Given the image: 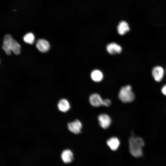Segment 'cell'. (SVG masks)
<instances>
[{
    "label": "cell",
    "instance_id": "obj_11",
    "mask_svg": "<svg viewBox=\"0 0 166 166\" xmlns=\"http://www.w3.org/2000/svg\"><path fill=\"white\" fill-rule=\"evenodd\" d=\"M57 105L58 109L60 111L64 113L68 111L70 108L69 101L65 99H62L60 100Z\"/></svg>",
    "mask_w": 166,
    "mask_h": 166
},
{
    "label": "cell",
    "instance_id": "obj_8",
    "mask_svg": "<svg viewBox=\"0 0 166 166\" xmlns=\"http://www.w3.org/2000/svg\"><path fill=\"white\" fill-rule=\"evenodd\" d=\"M36 47L41 52L45 53L47 52L50 48L49 42L44 39H38L36 43Z\"/></svg>",
    "mask_w": 166,
    "mask_h": 166
},
{
    "label": "cell",
    "instance_id": "obj_5",
    "mask_svg": "<svg viewBox=\"0 0 166 166\" xmlns=\"http://www.w3.org/2000/svg\"><path fill=\"white\" fill-rule=\"evenodd\" d=\"M67 126L69 130L75 134H78L81 132L82 124L81 121L78 120H76L73 121L68 123Z\"/></svg>",
    "mask_w": 166,
    "mask_h": 166
},
{
    "label": "cell",
    "instance_id": "obj_3",
    "mask_svg": "<svg viewBox=\"0 0 166 166\" xmlns=\"http://www.w3.org/2000/svg\"><path fill=\"white\" fill-rule=\"evenodd\" d=\"M135 97V95L130 85L122 87L119 91L118 97L123 102H131L134 100Z\"/></svg>",
    "mask_w": 166,
    "mask_h": 166
},
{
    "label": "cell",
    "instance_id": "obj_14",
    "mask_svg": "<svg viewBox=\"0 0 166 166\" xmlns=\"http://www.w3.org/2000/svg\"><path fill=\"white\" fill-rule=\"evenodd\" d=\"M91 77L94 81L99 82L102 80L103 75V73L101 71L98 69H95L91 72Z\"/></svg>",
    "mask_w": 166,
    "mask_h": 166
},
{
    "label": "cell",
    "instance_id": "obj_12",
    "mask_svg": "<svg viewBox=\"0 0 166 166\" xmlns=\"http://www.w3.org/2000/svg\"><path fill=\"white\" fill-rule=\"evenodd\" d=\"M73 154L72 151L69 149L64 150L61 154L62 160L65 163H69L73 159Z\"/></svg>",
    "mask_w": 166,
    "mask_h": 166
},
{
    "label": "cell",
    "instance_id": "obj_7",
    "mask_svg": "<svg viewBox=\"0 0 166 166\" xmlns=\"http://www.w3.org/2000/svg\"><path fill=\"white\" fill-rule=\"evenodd\" d=\"M103 101L100 96L96 93L92 94L89 97L90 104L94 107H98L103 105Z\"/></svg>",
    "mask_w": 166,
    "mask_h": 166
},
{
    "label": "cell",
    "instance_id": "obj_1",
    "mask_svg": "<svg viewBox=\"0 0 166 166\" xmlns=\"http://www.w3.org/2000/svg\"><path fill=\"white\" fill-rule=\"evenodd\" d=\"M2 48L8 55L11 54V51L16 55L19 54L20 53L21 47L20 45L9 34L5 36Z\"/></svg>",
    "mask_w": 166,
    "mask_h": 166
},
{
    "label": "cell",
    "instance_id": "obj_16",
    "mask_svg": "<svg viewBox=\"0 0 166 166\" xmlns=\"http://www.w3.org/2000/svg\"><path fill=\"white\" fill-rule=\"evenodd\" d=\"M111 101L108 99H106L105 100H104L103 101V105L109 107L111 105Z\"/></svg>",
    "mask_w": 166,
    "mask_h": 166
},
{
    "label": "cell",
    "instance_id": "obj_13",
    "mask_svg": "<svg viewBox=\"0 0 166 166\" xmlns=\"http://www.w3.org/2000/svg\"><path fill=\"white\" fill-rule=\"evenodd\" d=\"M107 144L112 150L115 151L119 147L120 142L118 138L113 137L107 140Z\"/></svg>",
    "mask_w": 166,
    "mask_h": 166
},
{
    "label": "cell",
    "instance_id": "obj_6",
    "mask_svg": "<svg viewBox=\"0 0 166 166\" xmlns=\"http://www.w3.org/2000/svg\"><path fill=\"white\" fill-rule=\"evenodd\" d=\"M98 119L99 124L102 128L106 129L110 126L111 120L107 114H101L98 116Z\"/></svg>",
    "mask_w": 166,
    "mask_h": 166
},
{
    "label": "cell",
    "instance_id": "obj_15",
    "mask_svg": "<svg viewBox=\"0 0 166 166\" xmlns=\"http://www.w3.org/2000/svg\"><path fill=\"white\" fill-rule=\"evenodd\" d=\"M23 39L26 43L32 44L34 43L35 37L33 33H28L24 36Z\"/></svg>",
    "mask_w": 166,
    "mask_h": 166
},
{
    "label": "cell",
    "instance_id": "obj_4",
    "mask_svg": "<svg viewBox=\"0 0 166 166\" xmlns=\"http://www.w3.org/2000/svg\"><path fill=\"white\" fill-rule=\"evenodd\" d=\"M165 73L163 68L160 65L154 66L152 70V74L154 80L157 82L161 81Z\"/></svg>",
    "mask_w": 166,
    "mask_h": 166
},
{
    "label": "cell",
    "instance_id": "obj_2",
    "mask_svg": "<svg viewBox=\"0 0 166 166\" xmlns=\"http://www.w3.org/2000/svg\"><path fill=\"white\" fill-rule=\"evenodd\" d=\"M129 150L131 154L135 157L142 156V149L144 145L143 140L140 137H135L133 135L129 140Z\"/></svg>",
    "mask_w": 166,
    "mask_h": 166
},
{
    "label": "cell",
    "instance_id": "obj_17",
    "mask_svg": "<svg viewBox=\"0 0 166 166\" xmlns=\"http://www.w3.org/2000/svg\"><path fill=\"white\" fill-rule=\"evenodd\" d=\"M161 91L162 93L166 96V84L162 86L161 89Z\"/></svg>",
    "mask_w": 166,
    "mask_h": 166
},
{
    "label": "cell",
    "instance_id": "obj_10",
    "mask_svg": "<svg viewBox=\"0 0 166 166\" xmlns=\"http://www.w3.org/2000/svg\"><path fill=\"white\" fill-rule=\"evenodd\" d=\"M117 30L120 35H123L130 30V28L126 22L122 21L119 23L117 27Z\"/></svg>",
    "mask_w": 166,
    "mask_h": 166
},
{
    "label": "cell",
    "instance_id": "obj_18",
    "mask_svg": "<svg viewBox=\"0 0 166 166\" xmlns=\"http://www.w3.org/2000/svg\"><path fill=\"white\" fill-rule=\"evenodd\" d=\"M165 73H166V70H165Z\"/></svg>",
    "mask_w": 166,
    "mask_h": 166
},
{
    "label": "cell",
    "instance_id": "obj_9",
    "mask_svg": "<svg viewBox=\"0 0 166 166\" xmlns=\"http://www.w3.org/2000/svg\"><path fill=\"white\" fill-rule=\"evenodd\" d=\"M106 49L108 53L111 54L120 53L122 50L121 47L115 42L108 44L106 46Z\"/></svg>",
    "mask_w": 166,
    "mask_h": 166
}]
</instances>
